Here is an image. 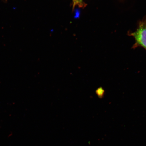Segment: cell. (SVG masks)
Here are the masks:
<instances>
[{
    "label": "cell",
    "mask_w": 146,
    "mask_h": 146,
    "mask_svg": "<svg viewBox=\"0 0 146 146\" xmlns=\"http://www.w3.org/2000/svg\"><path fill=\"white\" fill-rule=\"evenodd\" d=\"M98 95L100 96V97L102 96L103 94L104 91L103 89H98Z\"/></svg>",
    "instance_id": "3"
},
{
    "label": "cell",
    "mask_w": 146,
    "mask_h": 146,
    "mask_svg": "<svg viewBox=\"0 0 146 146\" xmlns=\"http://www.w3.org/2000/svg\"><path fill=\"white\" fill-rule=\"evenodd\" d=\"M131 35L134 37L137 44L146 50V19L140 22L138 29Z\"/></svg>",
    "instance_id": "1"
},
{
    "label": "cell",
    "mask_w": 146,
    "mask_h": 146,
    "mask_svg": "<svg viewBox=\"0 0 146 146\" xmlns=\"http://www.w3.org/2000/svg\"><path fill=\"white\" fill-rule=\"evenodd\" d=\"M74 7L78 6L80 7H83L84 3L83 0H72Z\"/></svg>",
    "instance_id": "2"
}]
</instances>
